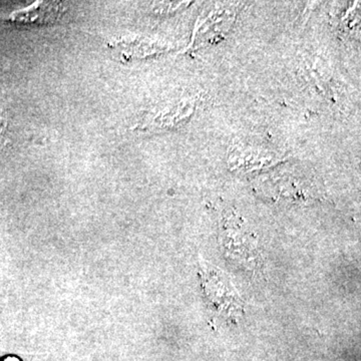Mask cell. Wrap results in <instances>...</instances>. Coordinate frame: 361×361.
<instances>
[{
	"label": "cell",
	"mask_w": 361,
	"mask_h": 361,
	"mask_svg": "<svg viewBox=\"0 0 361 361\" xmlns=\"http://www.w3.org/2000/svg\"><path fill=\"white\" fill-rule=\"evenodd\" d=\"M66 7L59 1H37L30 6L13 11L4 20L13 25H54L63 20Z\"/></svg>",
	"instance_id": "cell-1"
},
{
	"label": "cell",
	"mask_w": 361,
	"mask_h": 361,
	"mask_svg": "<svg viewBox=\"0 0 361 361\" xmlns=\"http://www.w3.org/2000/svg\"><path fill=\"white\" fill-rule=\"evenodd\" d=\"M7 118L6 114L0 110V149L6 146L8 140H7Z\"/></svg>",
	"instance_id": "cell-2"
}]
</instances>
